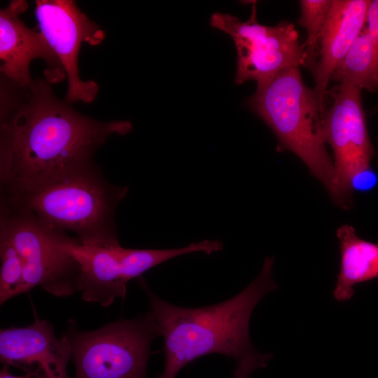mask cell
<instances>
[{"mask_svg":"<svg viewBox=\"0 0 378 378\" xmlns=\"http://www.w3.org/2000/svg\"><path fill=\"white\" fill-rule=\"evenodd\" d=\"M128 187L109 182L90 162L49 178L1 187V195L32 212L52 230L71 232L86 246L119 245L115 212Z\"/></svg>","mask_w":378,"mask_h":378,"instance_id":"3957f363","label":"cell"},{"mask_svg":"<svg viewBox=\"0 0 378 378\" xmlns=\"http://www.w3.org/2000/svg\"><path fill=\"white\" fill-rule=\"evenodd\" d=\"M110 249L117 260L121 277L127 284L146 271L172 258L193 253L211 254L214 245L211 240L205 239L169 249L126 248L120 244L111 246Z\"/></svg>","mask_w":378,"mask_h":378,"instance_id":"2e32d148","label":"cell"},{"mask_svg":"<svg viewBox=\"0 0 378 378\" xmlns=\"http://www.w3.org/2000/svg\"><path fill=\"white\" fill-rule=\"evenodd\" d=\"M0 304L20 295L23 284L22 259L9 239L0 233Z\"/></svg>","mask_w":378,"mask_h":378,"instance_id":"ac0fdd59","label":"cell"},{"mask_svg":"<svg viewBox=\"0 0 378 378\" xmlns=\"http://www.w3.org/2000/svg\"><path fill=\"white\" fill-rule=\"evenodd\" d=\"M360 90L338 83L330 92L332 102L325 109L321 131L333 153L336 206L348 209L358 178L370 170L374 150L370 141L362 106Z\"/></svg>","mask_w":378,"mask_h":378,"instance_id":"52a82bcc","label":"cell"},{"mask_svg":"<svg viewBox=\"0 0 378 378\" xmlns=\"http://www.w3.org/2000/svg\"><path fill=\"white\" fill-rule=\"evenodd\" d=\"M273 356L255 351L236 363L232 378H250L256 370L266 368Z\"/></svg>","mask_w":378,"mask_h":378,"instance_id":"d6986e66","label":"cell"},{"mask_svg":"<svg viewBox=\"0 0 378 378\" xmlns=\"http://www.w3.org/2000/svg\"><path fill=\"white\" fill-rule=\"evenodd\" d=\"M331 80L360 90L378 89V50L365 28L337 64Z\"/></svg>","mask_w":378,"mask_h":378,"instance_id":"9a60e30c","label":"cell"},{"mask_svg":"<svg viewBox=\"0 0 378 378\" xmlns=\"http://www.w3.org/2000/svg\"><path fill=\"white\" fill-rule=\"evenodd\" d=\"M274 262L273 257H267L259 274L241 291L222 302L200 307L172 304L139 278L163 337L164 363L159 378H176L186 365L206 355L221 354L237 363L256 351L250 339L249 322L257 304L278 288L272 277Z\"/></svg>","mask_w":378,"mask_h":378,"instance_id":"7a4b0ae2","label":"cell"},{"mask_svg":"<svg viewBox=\"0 0 378 378\" xmlns=\"http://www.w3.org/2000/svg\"><path fill=\"white\" fill-rule=\"evenodd\" d=\"M60 245L80 265L78 291L83 300L107 307L115 299L125 298L127 284L110 248L83 245L67 234L61 239Z\"/></svg>","mask_w":378,"mask_h":378,"instance_id":"4fadbf2b","label":"cell"},{"mask_svg":"<svg viewBox=\"0 0 378 378\" xmlns=\"http://www.w3.org/2000/svg\"><path fill=\"white\" fill-rule=\"evenodd\" d=\"M336 236L340 266L333 296L345 302L353 297L356 284L378 278V244L359 237L349 225L340 226Z\"/></svg>","mask_w":378,"mask_h":378,"instance_id":"5bb4252c","label":"cell"},{"mask_svg":"<svg viewBox=\"0 0 378 378\" xmlns=\"http://www.w3.org/2000/svg\"><path fill=\"white\" fill-rule=\"evenodd\" d=\"M64 335L71 344L74 378H148L151 344L160 332L148 312L90 331L69 325Z\"/></svg>","mask_w":378,"mask_h":378,"instance_id":"5b68a950","label":"cell"},{"mask_svg":"<svg viewBox=\"0 0 378 378\" xmlns=\"http://www.w3.org/2000/svg\"><path fill=\"white\" fill-rule=\"evenodd\" d=\"M210 24L228 34L234 43L237 55L234 83L237 85L248 80L260 83L285 68L304 66V47L299 43L294 25L286 21L274 26L260 24L255 1L246 21L230 14L215 13Z\"/></svg>","mask_w":378,"mask_h":378,"instance_id":"ba28073f","label":"cell"},{"mask_svg":"<svg viewBox=\"0 0 378 378\" xmlns=\"http://www.w3.org/2000/svg\"><path fill=\"white\" fill-rule=\"evenodd\" d=\"M368 0H333L319 39L314 90L325 107L328 87L337 64L365 24Z\"/></svg>","mask_w":378,"mask_h":378,"instance_id":"7c38bea8","label":"cell"},{"mask_svg":"<svg viewBox=\"0 0 378 378\" xmlns=\"http://www.w3.org/2000/svg\"><path fill=\"white\" fill-rule=\"evenodd\" d=\"M365 31L378 50V0L370 1L365 17Z\"/></svg>","mask_w":378,"mask_h":378,"instance_id":"ffe728a7","label":"cell"},{"mask_svg":"<svg viewBox=\"0 0 378 378\" xmlns=\"http://www.w3.org/2000/svg\"><path fill=\"white\" fill-rule=\"evenodd\" d=\"M0 378H33L31 375L24 374L23 375H15L10 372L8 367L4 365L0 372Z\"/></svg>","mask_w":378,"mask_h":378,"instance_id":"44dd1931","label":"cell"},{"mask_svg":"<svg viewBox=\"0 0 378 378\" xmlns=\"http://www.w3.org/2000/svg\"><path fill=\"white\" fill-rule=\"evenodd\" d=\"M28 8L24 0H12L0 10V70L2 76L26 87L33 79L29 64L34 59L44 60L45 79L49 83L62 81L66 76L59 58L43 34L27 27L20 18Z\"/></svg>","mask_w":378,"mask_h":378,"instance_id":"8fae6325","label":"cell"},{"mask_svg":"<svg viewBox=\"0 0 378 378\" xmlns=\"http://www.w3.org/2000/svg\"><path fill=\"white\" fill-rule=\"evenodd\" d=\"M0 233L12 243L23 263L20 295L36 286L60 298L78 292L80 265L60 245L66 232L47 228L29 210L1 195Z\"/></svg>","mask_w":378,"mask_h":378,"instance_id":"8992f818","label":"cell"},{"mask_svg":"<svg viewBox=\"0 0 378 378\" xmlns=\"http://www.w3.org/2000/svg\"><path fill=\"white\" fill-rule=\"evenodd\" d=\"M71 358L69 339L64 335L57 338L48 320L36 318L29 326L0 330L1 363L33 378H70L67 365Z\"/></svg>","mask_w":378,"mask_h":378,"instance_id":"30bf717a","label":"cell"},{"mask_svg":"<svg viewBox=\"0 0 378 378\" xmlns=\"http://www.w3.org/2000/svg\"><path fill=\"white\" fill-rule=\"evenodd\" d=\"M246 105L272 130L277 150L296 155L325 187L335 202L337 190L333 160L321 131L324 108L315 93L304 84L299 66L285 68L257 83Z\"/></svg>","mask_w":378,"mask_h":378,"instance_id":"277c9868","label":"cell"},{"mask_svg":"<svg viewBox=\"0 0 378 378\" xmlns=\"http://www.w3.org/2000/svg\"><path fill=\"white\" fill-rule=\"evenodd\" d=\"M333 0H302L298 22L307 31L303 43L306 55L304 67L314 74L318 58L319 39L330 11Z\"/></svg>","mask_w":378,"mask_h":378,"instance_id":"e0dca14e","label":"cell"},{"mask_svg":"<svg viewBox=\"0 0 378 378\" xmlns=\"http://www.w3.org/2000/svg\"><path fill=\"white\" fill-rule=\"evenodd\" d=\"M35 15L40 31L66 72L68 90L64 100L69 104L93 102L99 91L98 84L80 78L78 56L83 42L98 45L105 37L104 31L72 0H37Z\"/></svg>","mask_w":378,"mask_h":378,"instance_id":"9c48e42d","label":"cell"},{"mask_svg":"<svg viewBox=\"0 0 378 378\" xmlns=\"http://www.w3.org/2000/svg\"><path fill=\"white\" fill-rule=\"evenodd\" d=\"M0 185L34 183L94 162L113 134H125L124 120H97L59 99L46 79L22 87L1 76Z\"/></svg>","mask_w":378,"mask_h":378,"instance_id":"6da1fadb","label":"cell"}]
</instances>
